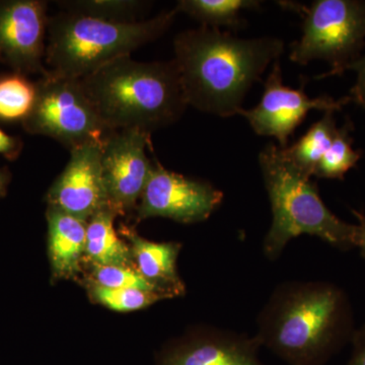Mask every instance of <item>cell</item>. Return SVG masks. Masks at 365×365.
I'll return each instance as SVG.
<instances>
[{
	"label": "cell",
	"mask_w": 365,
	"mask_h": 365,
	"mask_svg": "<svg viewBox=\"0 0 365 365\" xmlns=\"http://www.w3.org/2000/svg\"><path fill=\"white\" fill-rule=\"evenodd\" d=\"M90 297L96 304L108 307L120 313L138 311L155 304L160 299H165V295L158 292H145L132 288H107L90 282L88 287Z\"/></svg>",
	"instance_id": "22"
},
{
	"label": "cell",
	"mask_w": 365,
	"mask_h": 365,
	"mask_svg": "<svg viewBox=\"0 0 365 365\" xmlns=\"http://www.w3.org/2000/svg\"><path fill=\"white\" fill-rule=\"evenodd\" d=\"M297 7L304 18L302 36L290 45L289 59L300 66L324 60L340 76L360 57L365 45V0H317Z\"/></svg>",
	"instance_id": "6"
},
{
	"label": "cell",
	"mask_w": 365,
	"mask_h": 365,
	"mask_svg": "<svg viewBox=\"0 0 365 365\" xmlns=\"http://www.w3.org/2000/svg\"><path fill=\"white\" fill-rule=\"evenodd\" d=\"M102 143L103 140L91 141L69 150L66 167L46 195L48 206L86 222L98 211L110 207L103 179Z\"/></svg>",
	"instance_id": "12"
},
{
	"label": "cell",
	"mask_w": 365,
	"mask_h": 365,
	"mask_svg": "<svg viewBox=\"0 0 365 365\" xmlns=\"http://www.w3.org/2000/svg\"><path fill=\"white\" fill-rule=\"evenodd\" d=\"M123 232L130 242L129 247L136 270L172 299L184 294L186 288L177 270L182 245L178 242H150L129 228H125Z\"/></svg>",
	"instance_id": "15"
},
{
	"label": "cell",
	"mask_w": 365,
	"mask_h": 365,
	"mask_svg": "<svg viewBox=\"0 0 365 365\" xmlns=\"http://www.w3.org/2000/svg\"><path fill=\"white\" fill-rule=\"evenodd\" d=\"M259 163L272 210V223L263 242L268 260H277L288 242L302 235L339 250L359 247L360 225L343 222L331 212L311 177L295 167L282 148L267 144Z\"/></svg>",
	"instance_id": "4"
},
{
	"label": "cell",
	"mask_w": 365,
	"mask_h": 365,
	"mask_svg": "<svg viewBox=\"0 0 365 365\" xmlns=\"http://www.w3.org/2000/svg\"><path fill=\"white\" fill-rule=\"evenodd\" d=\"M47 2L43 0L0 1V61L16 73H48Z\"/></svg>",
	"instance_id": "11"
},
{
	"label": "cell",
	"mask_w": 365,
	"mask_h": 365,
	"mask_svg": "<svg viewBox=\"0 0 365 365\" xmlns=\"http://www.w3.org/2000/svg\"><path fill=\"white\" fill-rule=\"evenodd\" d=\"M36 95V83L23 74L14 72L0 78V120L23 122L32 111Z\"/></svg>",
	"instance_id": "20"
},
{
	"label": "cell",
	"mask_w": 365,
	"mask_h": 365,
	"mask_svg": "<svg viewBox=\"0 0 365 365\" xmlns=\"http://www.w3.org/2000/svg\"><path fill=\"white\" fill-rule=\"evenodd\" d=\"M259 6L260 2L255 0H180L175 9L178 13L188 14L200 21L204 26L239 29L244 26L245 21L241 11Z\"/></svg>",
	"instance_id": "18"
},
{
	"label": "cell",
	"mask_w": 365,
	"mask_h": 365,
	"mask_svg": "<svg viewBox=\"0 0 365 365\" xmlns=\"http://www.w3.org/2000/svg\"><path fill=\"white\" fill-rule=\"evenodd\" d=\"M337 131L334 112H325L297 143L283 150L297 169L307 176H314L317 165L330 148Z\"/></svg>",
	"instance_id": "17"
},
{
	"label": "cell",
	"mask_w": 365,
	"mask_h": 365,
	"mask_svg": "<svg viewBox=\"0 0 365 365\" xmlns=\"http://www.w3.org/2000/svg\"><path fill=\"white\" fill-rule=\"evenodd\" d=\"M352 307L326 281H287L270 295L257 319L255 338L288 365H325L352 340Z\"/></svg>",
	"instance_id": "2"
},
{
	"label": "cell",
	"mask_w": 365,
	"mask_h": 365,
	"mask_svg": "<svg viewBox=\"0 0 365 365\" xmlns=\"http://www.w3.org/2000/svg\"><path fill=\"white\" fill-rule=\"evenodd\" d=\"M48 255L53 279H71L85 260L88 222L48 206Z\"/></svg>",
	"instance_id": "14"
},
{
	"label": "cell",
	"mask_w": 365,
	"mask_h": 365,
	"mask_svg": "<svg viewBox=\"0 0 365 365\" xmlns=\"http://www.w3.org/2000/svg\"><path fill=\"white\" fill-rule=\"evenodd\" d=\"M79 81L110 131L153 133L176 122L188 107L174 60L141 62L128 55Z\"/></svg>",
	"instance_id": "3"
},
{
	"label": "cell",
	"mask_w": 365,
	"mask_h": 365,
	"mask_svg": "<svg viewBox=\"0 0 365 365\" xmlns=\"http://www.w3.org/2000/svg\"><path fill=\"white\" fill-rule=\"evenodd\" d=\"M178 14L173 9L134 23L100 20L66 11L50 16L45 54L48 73L62 78H86L162 37Z\"/></svg>",
	"instance_id": "5"
},
{
	"label": "cell",
	"mask_w": 365,
	"mask_h": 365,
	"mask_svg": "<svg viewBox=\"0 0 365 365\" xmlns=\"http://www.w3.org/2000/svg\"><path fill=\"white\" fill-rule=\"evenodd\" d=\"M351 129L352 125L349 122L342 128H338L330 148L317 165L314 176L322 179L341 180L359 163L360 153L352 148Z\"/></svg>",
	"instance_id": "21"
},
{
	"label": "cell",
	"mask_w": 365,
	"mask_h": 365,
	"mask_svg": "<svg viewBox=\"0 0 365 365\" xmlns=\"http://www.w3.org/2000/svg\"><path fill=\"white\" fill-rule=\"evenodd\" d=\"M175 58L187 105L222 118L239 115L245 97L284 43L275 37L241 39L201 26L174 41Z\"/></svg>",
	"instance_id": "1"
},
{
	"label": "cell",
	"mask_w": 365,
	"mask_h": 365,
	"mask_svg": "<svg viewBox=\"0 0 365 365\" xmlns=\"http://www.w3.org/2000/svg\"><path fill=\"white\" fill-rule=\"evenodd\" d=\"M223 193L210 182L172 172L155 160L135 209L138 220L163 217L181 223L208 220L222 202Z\"/></svg>",
	"instance_id": "9"
},
{
	"label": "cell",
	"mask_w": 365,
	"mask_h": 365,
	"mask_svg": "<svg viewBox=\"0 0 365 365\" xmlns=\"http://www.w3.org/2000/svg\"><path fill=\"white\" fill-rule=\"evenodd\" d=\"M57 4L69 13L116 23L143 21L140 18L150 6V2L139 0H69Z\"/></svg>",
	"instance_id": "19"
},
{
	"label": "cell",
	"mask_w": 365,
	"mask_h": 365,
	"mask_svg": "<svg viewBox=\"0 0 365 365\" xmlns=\"http://www.w3.org/2000/svg\"><path fill=\"white\" fill-rule=\"evenodd\" d=\"M90 282L107 288H132L158 292L172 299L162 288L146 280L134 266H91Z\"/></svg>",
	"instance_id": "23"
},
{
	"label": "cell",
	"mask_w": 365,
	"mask_h": 365,
	"mask_svg": "<svg viewBox=\"0 0 365 365\" xmlns=\"http://www.w3.org/2000/svg\"><path fill=\"white\" fill-rule=\"evenodd\" d=\"M357 248L360 250L362 257L365 259V222L360 225L359 242Z\"/></svg>",
	"instance_id": "28"
},
{
	"label": "cell",
	"mask_w": 365,
	"mask_h": 365,
	"mask_svg": "<svg viewBox=\"0 0 365 365\" xmlns=\"http://www.w3.org/2000/svg\"><path fill=\"white\" fill-rule=\"evenodd\" d=\"M352 355L348 365H365V324L355 330L352 337Z\"/></svg>",
	"instance_id": "26"
},
{
	"label": "cell",
	"mask_w": 365,
	"mask_h": 365,
	"mask_svg": "<svg viewBox=\"0 0 365 365\" xmlns=\"http://www.w3.org/2000/svg\"><path fill=\"white\" fill-rule=\"evenodd\" d=\"M9 179H11V176L9 173L6 170L0 169V198L6 194Z\"/></svg>",
	"instance_id": "27"
},
{
	"label": "cell",
	"mask_w": 365,
	"mask_h": 365,
	"mask_svg": "<svg viewBox=\"0 0 365 365\" xmlns=\"http://www.w3.org/2000/svg\"><path fill=\"white\" fill-rule=\"evenodd\" d=\"M351 102L349 97L335 100L329 96L312 98L304 91V85L294 90L283 85L279 59L274 61L272 71L264 85L259 104L252 109H242L239 115L246 118L258 135L274 137L280 148H287L295 129L312 110L336 112Z\"/></svg>",
	"instance_id": "10"
},
{
	"label": "cell",
	"mask_w": 365,
	"mask_h": 365,
	"mask_svg": "<svg viewBox=\"0 0 365 365\" xmlns=\"http://www.w3.org/2000/svg\"><path fill=\"white\" fill-rule=\"evenodd\" d=\"M35 104L23 127L33 135L55 139L69 150L109 133L86 97L79 79L56 78L49 73L36 83Z\"/></svg>",
	"instance_id": "7"
},
{
	"label": "cell",
	"mask_w": 365,
	"mask_h": 365,
	"mask_svg": "<svg viewBox=\"0 0 365 365\" xmlns=\"http://www.w3.org/2000/svg\"><path fill=\"white\" fill-rule=\"evenodd\" d=\"M261 345L247 334L227 329L199 328L170 343L158 365H265Z\"/></svg>",
	"instance_id": "13"
},
{
	"label": "cell",
	"mask_w": 365,
	"mask_h": 365,
	"mask_svg": "<svg viewBox=\"0 0 365 365\" xmlns=\"http://www.w3.org/2000/svg\"><path fill=\"white\" fill-rule=\"evenodd\" d=\"M117 213L102 209L91 216L86 227L85 260L91 266H134L130 247L118 237Z\"/></svg>",
	"instance_id": "16"
},
{
	"label": "cell",
	"mask_w": 365,
	"mask_h": 365,
	"mask_svg": "<svg viewBox=\"0 0 365 365\" xmlns=\"http://www.w3.org/2000/svg\"><path fill=\"white\" fill-rule=\"evenodd\" d=\"M347 71L356 72V83L350 91L351 102L356 103L360 107L365 109V55L360 56L356 61L353 62L348 67Z\"/></svg>",
	"instance_id": "24"
},
{
	"label": "cell",
	"mask_w": 365,
	"mask_h": 365,
	"mask_svg": "<svg viewBox=\"0 0 365 365\" xmlns=\"http://www.w3.org/2000/svg\"><path fill=\"white\" fill-rule=\"evenodd\" d=\"M21 146L23 143L20 138L9 135L0 129V155L7 160H16L20 155Z\"/></svg>",
	"instance_id": "25"
},
{
	"label": "cell",
	"mask_w": 365,
	"mask_h": 365,
	"mask_svg": "<svg viewBox=\"0 0 365 365\" xmlns=\"http://www.w3.org/2000/svg\"><path fill=\"white\" fill-rule=\"evenodd\" d=\"M151 133L138 129L110 131L103 139L102 173L110 207L118 215L135 210L155 163Z\"/></svg>",
	"instance_id": "8"
}]
</instances>
